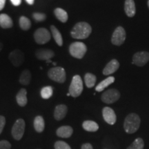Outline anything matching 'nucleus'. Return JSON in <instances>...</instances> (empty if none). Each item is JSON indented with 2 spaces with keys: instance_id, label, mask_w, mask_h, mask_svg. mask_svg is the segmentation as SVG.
<instances>
[{
  "instance_id": "nucleus-16",
  "label": "nucleus",
  "mask_w": 149,
  "mask_h": 149,
  "mask_svg": "<svg viewBox=\"0 0 149 149\" xmlns=\"http://www.w3.org/2000/svg\"><path fill=\"white\" fill-rule=\"evenodd\" d=\"M124 10L126 15L129 17L135 16L136 13L135 3L134 0H126L124 3Z\"/></svg>"
},
{
  "instance_id": "nucleus-39",
  "label": "nucleus",
  "mask_w": 149,
  "mask_h": 149,
  "mask_svg": "<svg viewBox=\"0 0 149 149\" xmlns=\"http://www.w3.org/2000/svg\"><path fill=\"white\" fill-rule=\"evenodd\" d=\"M148 8H149V0H148Z\"/></svg>"
},
{
  "instance_id": "nucleus-17",
  "label": "nucleus",
  "mask_w": 149,
  "mask_h": 149,
  "mask_svg": "<svg viewBox=\"0 0 149 149\" xmlns=\"http://www.w3.org/2000/svg\"><path fill=\"white\" fill-rule=\"evenodd\" d=\"M73 133V130L69 126H63L59 127L57 130V135L59 137H63V138H68L72 135Z\"/></svg>"
},
{
  "instance_id": "nucleus-35",
  "label": "nucleus",
  "mask_w": 149,
  "mask_h": 149,
  "mask_svg": "<svg viewBox=\"0 0 149 149\" xmlns=\"http://www.w3.org/2000/svg\"><path fill=\"white\" fill-rule=\"evenodd\" d=\"M10 1L11 3H12L14 6H19L22 3V0H10Z\"/></svg>"
},
{
  "instance_id": "nucleus-19",
  "label": "nucleus",
  "mask_w": 149,
  "mask_h": 149,
  "mask_svg": "<svg viewBox=\"0 0 149 149\" xmlns=\"http://www.w3.org/2000/svg\"><path fill=\"white\" fill-rule=\"evenodd\" d=\"M13 22L12 19L7 14L0 15V26L3 29H10L13 27Z\"/></svg>"
},
{
  "instance_id": "nucleus-23",
  "label": "nucleus",
  "mask_w": 149,
  "mask_h": 149,
  "mask_svg": "<svg viewBox=\"0 0 149 149\" xmlns=\"http://www.w3.org/2000/svg\"><path fill=\"white\" fill-rule=\"evenodd\" d=\"M31 77H32V75H31V72H30L29 70L26 69L22 72L19 81V83L21 84L26 86L29 85L30 82H31Z\"/></svg>"
},
{
  "instance_id": "nucleus-27",
  "label": "nucleus",
  "mask_w": 149,
  "mask_h": 149,
  "mask_svg": "<svg viewBox=\"0 0 149 149\" xmlns=\"http://www.w3.org/2000/svg\"><path fill=\"white\" fill-rule=\"evenodd\" d=\"M19 26L24 31H28L31 27V22L26 17L22 16L19 18Z\"/></svg>"
},
{
  "instance_id": "nucleus-10",
  "label": "nucleus",
  "mask_w": 149,
  "mask_h": 149,
  "mask_svg": "<svg viewBox=\"0 0 149 149\" xmlns=\"http://www.w3.org/2000/svg\"><path fill=\"white\" fill-rule=\"evenodd\" d=\"M8 58L13 65L16 67H18L23 64L25 57L24 54L20 50H15L9 54Z\"/></svg>"
},
{
  "instance_id": "nucleus-15",
  "label": "nucleus",
  "mask_w": 149,
  "mask_h": 149,
  "mask_svg": "<svg viewBox=\"0 0 149 149\" xmlns=\"http://www.w3.org/2000/svg\"><path fill=\"white\" fill-rule=\"evenodd\" d=\"M67 111H68V109L66 105L60 104V105L57 106L54 111V117L56 120H61L66 115Z\"/></svg>"
},
{
  "instance_id": "nucleus-36",
  "label": "nucleus",
  "mask_w": 149,
  "mask_h": 149,
  "mask_svg": "<svg viewBox=\"0 0 149 149\" xmlns=\"http://www.w3.org/2000/svg\"><path fill=\"white\" fill-rule=\"evenodd\" d=\"M6 1V0H0V10H1L3 8H4Z\"/></svg>"
},
{
  "instance_id": "nucleus-32",
  "label": "nucleus",
  "mask_w": 149,
  "mask_h": 149,
  "mask_svg": "<svg viewBox=\"0 0 149 149\" xmlns=\"http://www.w3.org/2000/svg\"><path fill=\"white\" fill-rule=\"evenodd\" d=\"M11 144L6 140L0 141V149H10Z\"/></svg>"
},
{
  "instance_id": "nucleus-13",
  "label": "nucleus",
  "mask_w": 149,
  "mask_h": 149,
  "mask_svg": "<svg viewBox=\"0 0 149 149\" xmlns=\"http://www.w3.org/2000/svg\"><path fill=\"white\" fill-rule=\"evenodd\" d=\"M37 58L40 60H45L51 62V59L54 57L55 53L50 49H40L35 53Z\"/></svg>"
},
{
  "instance_id": "nucleus-11",
  "label": "nucleus",
  "mask_w": 149,
  "mask_h": 149,
  "mask_svg": "<svg viewBox=\"0 0 149 149\" xmlns=\"http://www.w3.org/2000/svg\"><path fill=\"white\" fill-rule=\"evenodd\" d=\"M149 61V53L146 51H141L136 53L133 57L134 64L138 66H144Z\"/></svg>"
},
{
  "instance_id": "nucleus-5",
  "label": "nucleus",
  "mask_w": 149,
  "mask_h": 149,
  "mask_svg": "<svg viewBox=\"0 0 149 149\" xmlns=\"http://www.w3.org/2000/svg\"><path fill=\"white\" fill-rule=\"evenodd\" d=\"M48 75L49 78L58 83H64L66 81V72L61 67H54L48 70Z\"/></svg>"
},
{
  "instance_id": "nucleus-9",
  "label": "nucleus",
  "mask_w": 149,
  "mask_h": 149,
  "mask_svg": "<svg viewBox=\"0 0 149 149\" xmlns=\"http://www.w3.org/2000/svg\"><path fill=\"white\" fill-rule=\"evenodd\" d=\"M120 97V93L116 89H109L102 95V100L106 104H113Z\"/></svg>"
},
{
  "instance_id": "nucleus-2",
  "label": "nucleus",
  "mask_w": 149,
  "mask_h": 149,
  "mask_svg": "<svg viewBox=\"0 0 149 149\" xmlns=\"http://www.w3.org/2000/svg\"><path fill=\"white\" fill-rule=\"evenodd\" d=\"M140 126V118L135 113H130L126 117L124 123V128L127 133H135Z\"/></svg>"
},
{
  "instance_id": "nucleus-3",
  "label": "nucleus",
  "mask_w": 149,
  "mask_h": 149,
  "mask_svg": "<svg viewBox=\"0 0 149 149\" xmlns=\"http://www.w3.org/2000/svg\"><path fill=\"white\" fill-rule=\"evenodd\" d=\"M83 82L81 77L78 74L72 77L71 84L69 87V93L73 97H77L83 91Z\"/></svg>"
},
{
  "instance_id": "nucleus-40",
  "label": "nucleus",
  "mask_w": 149,
  "mask_h": 149,
  "mask_svg": "<svg viewBox=\"0 0 149 149\" xmlns=\"http://www.w3.org/2000/svg\"><path fill=\"white\" fill-rule=\"evenodd\" d=\"M70 93H68V94H67V96H70Z\"/></svg>"
},
{
  "instance_id": "nucleus-21",
  "label": "nucleus",
  "mask_w": 149,
  "mask_h": 149,
  "mask_svg": "<svg viewBox=\"0 0 149 149\" xmlns=\"http://www.w3.org/2000/svg\"><path fill=\"white\" fill-rule=\"evenodd\" d=\"M115 81V77H109L107 79H104L97 86L95 90L97 92H101V91H104L106 88H107L109 85L113 84Z\"/></svg>"
},
{
  "instance_id": "nucleus-34",
  "label": "nucleus",
  "mask_w": 149,
  "mask_h": 149,
  "mask_svg": "<svg viewBox=\"0 0 149 149\" xmlns=\"http://www.w3.org/2000/svg\"><path fill=\"white\" fill-rule=\"evenodd\" d=\"M81 149H93L92 145L89 143H86V144H84L82 145L81 146Z\"/></svg>"
},
{
  "instance_id": "nucleus-8",
  "label": "nucleus",
  "mask_w": 149,
  "mask_h": 149,
  "mask_svg": "<svg viewBox=\"0 0 149 149\" xmlns=\"http://www.w3.org/2000/svg\"><path fill=\"white\" fill-rule=\"evenodd\" d=\"M126 31L122 26L117 27L113 33L111 38L112 44L115 46H120L124 44L126 40Z\"/></svg>"
},
{
  "instance_id": "nucleus-4",
  "label": "nucleus",
  "mask_w": 149,
  "mask_h": 149,
  "mask_svg": "<svg viewBox=\"0 0 149 149\" xmlns=\"http://www.w3.org/2000/svg\"><path fill=\"white\" fill-rule=\"evenodd\" d=\"M87 51L86 46L83 42H74L70 45V54L74 58L81 59Z\"/></svg>"
},
{
  "instance_id": "nucleus-38",
  "label": "nucleus",
  "mask_w": 149,
  "mask_h": 149,
  "mask_svg": "<svg viewBox=\"0 0 149 149\" xmlns=\"http://www.w3.org/2000/svg\"><path fill=\"white\" fill-rule=\"evenodd\" d=\"M2 48H3V44H2V43L0 42V51L2 50Z\"/></svg>"
},
{
  "instance_id": "nucleus-31",
  "label": "nucleus",
  "mask_w": 149,
  "mask_h": 149,
  "mask_svg": "<svg viewBox=\"0 0 149 149\" xmlns=\"http://www.w3.org/2000/svg\"><path fill=\"white\" fill-rule=\"evenodd\" d=\"M55 149H71L69 145L62 141H57L55 144Z\"/></svg>"
},
{
  "instance_id": "nucleus-20",
  "label": "nucleus",
  "mask_w": 149,
  "mask_h": 149,
  "mask_svg": "<svg viewBox=\"0 0 149 149\" xmlns=\"http://www.w3.org/2000/svg\"><path fill=\"white\" fill-rule=\"evenodd\" d=\"M54 13L56 17L59 21H60L62 23H66L68 21V13L66 10L61 8H57L54 10Z\"/></svg>"
},
{
  "instance_id": "nucleus-28",
  "label": "nucleus",
  "mask_w": 149,
  "mask_h": 149,
  "mask_svg": "<svg viewBox=\"0 0 149 149\" xmlns=\"http://www.w3.org/2000/svg\"><path fill=\"white\" fill-rule=\"evenodd\" d=\"M53 88L51 86H48L44 87L41 91V96L44 100H48L53 95Z\"/></svg>"
},
{
  "instance_id": "nucleus-37",
  "label": "nucleus",
  "mask_w": 149,
  "mask_h": 149,
  "mask_svg": "<svg viewBox=\"0 0 149 149\" xmlns=\"http://www.w3.org/2000/svg\"><path fill=\"white\" fill-rule=\"evenodd\" d=\"M34 1L35 0H26V1L30 5H33L34 3Z\"/></svg>"
},
{
  "instance_id": "nucleus-29",
  "label": "nucleus",
  "mask_w": 149,
  "mask_h": 149,
  "mask_svg": "<svg viewBox=\"0 0 149 149\" xmlns=\"http://www.w3.org/2000/svg\"><path fill=\"white\" fill-rule=\"evenodd\" d=\"M144 143L141 138H137L127 149H144Z\"/></svg>"
},
{
  "instance_id": "nucleus-30",
  "label": "nucleus",
  "mask_w": 149,
  "mask_h": 149,
  "mask_svg": "<svg viewBox=\"0 0 149 149\" xmlns=\"http://www.w3.org/2000/svg\"><path fill=\"white\" fill-rule=\"evenodd\" d=\"M33 17L37 22H42L45 21L46 19V15L42 13H34L33 14Z\"/></svg>"
},
{
  "instance_id": "nucleus-26",
  "label": "nucleus",
  "mask_w": 149,
  "mask_h": 149,
  "mask_svg": "<svg viewBox=\"0 0 149 149\" xmlns=\"http://www.w3.org/2000/svg\"><path fill=\"white\" fill-rule=\"evenodd\" d=\"M84 81L86 86L89 88H92L95 84L96 77L92 73H86L84 76Z\"/></svg>"
},
{
  "instance_id": "nucleus-18",
  "label": "nucleus",
  "mask_w": 149,
  "mask_h": 149,
  "mask_svg": "<svg viewBox=\"0 0 149 149\" xmlns=\"http://www.w3.org/2000/svg\"><path fill=\"white\" fill-rule=\"evenodd\" d=\"M27 91L25 88H22L20 89V91H19L17 95L16 96V100L19 106L23 107H25L27 104L28 100H27Z\"/></svg>"
},
{
  "instance_id": "nucleus-12",
  "label": "nucleus",
  "mask_w": 149,
  "mask_h": 149,
  "mask_svg": "<svg viewBox=\"0 0 149 149\" xmlns=\"http://www.w3.org/2000/svg\"><path fill=\"white\" fill-rule=\"evenodd\" d=\"M102 115L104 120L107 122L109 124L113 125L117 120V117L115 115V111H113L111 108L105 107L103 109L102 111Z\"/></svg>"
},
{
  "instance_id": "nucleus-24",
  "label": "nucleus",
  "mask_w": 149,
  "mask_h": 149,
  "mask_svg": "<svg viewBox=\"0 0 149 149\" xmlns=\"http://www.w3.org/2000/svg\"><path fill=\"white\" fill-rule=\"evenodd\" d=\"M51 33H52V35H53L54 40H55V42L57 44V45L59 46H62L63 45L62 36H61V34L58 31V29H57L55 26H51Z\"/></svg>"
},
{
  "instance_id": "nucleus-33",
  "label": "nucleus",
  "mask_w": 149,
  "mask_h": 149,
  "mask_svg": "<svg viewBox=\"0 0 149 149\" xmlns=\"http://www.w3.org/2000/svg\"><path fill=\"white\" fill-rule=\"evenodd\" d=\"M6 124V119L5 117L2 116V115H0V134L1 133L2 130L4 128Z\"/></svg>"
},
{
  "instance_id": "nucleus-25",
  "label": "nucleus",
  "mask_w": 149,
  "mask_h": 149,
  "mask_svg": "<svg viewBox=\"0 0 149 149\" xmlns=\"http://www.w3.org/2000/svg\"><path fill=\"white\" fill-rule=\"evenodd\" d=\"M82 126L84 129L88 132H95L99 129L98 124L96 122L91 120H87L84 122Z\"/></svg>"
},
{
  "instance_id": "nucleus-1",
  "label": "nucleus",
  "mask_w": 149,
  "mask_h": 149,
  "mask_svg": "<svg viewBox=\"0 0 149 149\" xmlns=\"http://www.w3.org/2000/svg\"><path fill=\"white\" fill-rule=\"evenodd\" d=\"M92 32L91 26L86 22H79L76 24L72 29L70 35L72 38L84 40L89 37Z\"/></svg>"
},
{
  "instance_id": "nucleus-7",
  "label": "nucleus",
  "mask_w": 149,
  "mask_h": 149,
  "mask_svg": "<svg viewBox=\"0 0 149 149\" xmlns=\"http://www.w3.org/2000/svg\"><path fill=\"white\" fill-rule=\"evenodd\" d=\"M25 131V122L23 119H18L15 122L12 128V135L16 140H19L23 137Z\"/></svg>"
},
{
  "instance_id": "nucleus-14",
  "label": "nucleus",
  "mask_w": 149,
  "mask_h": 149,
  "mask_svg": "<svg viewBox=\"0 0 149 149\" xmlns=\"http://www.w3.org/2000/svg\"><path fill=\"white\" fill-rule=\"evenodd\" d=\"M120 67V63L117 59H112L108 63L105 68H104L103 74L104 75H109L116 72Z\"/></svg>"
},
{
  "instance_id": "nucleus-6",
  "label": "nucleus",
  "mask_w": 149,
  "mask_h": 149,
  "mask_svg": "<svg viewBox=\"0 0 149 149\" xmlns=\"http://www.w3.org/2000/svg\"><path fill=\"white\" fill-rule=\"evenodd\" d=\"M51 34L46 29L40 28L37 29L34 33V39L37 44H45L51 40Z\"/></svg>"
},
{
  "instance_id": "nucleus-22",
  "label": "nucleus",
  "mask_w": 149,
  "mask_h": 149,
  "mask_svg": "<svg viewBox=\"0 0 149 149\" xmlns=\"http://www.w3.org/2000/svg\"><path fill=\"white\" fill-rule=\"evenodd\" d=\"M34 128L38 133H42L45 128V122L42 116H37L34 120Z\"/></svg>"
}]
</instances>
